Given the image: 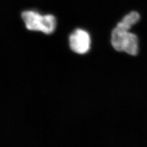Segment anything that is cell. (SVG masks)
Wrapping results in <instances>:
<instances>
[{
  "label": "cell",
  "mask_w": 147,
  "mask_h": 147,
  "mask_svg": "<svg viewBox=\"0 0 147 147\" xmlns=\"http://www.w3.org/2000/svg\"><path fill=\"white\" fill-rule=\"evenodd\" d=\"M140 19V14L137 11H133L124 16L116 26L126 31H130L133 25L137 23Z\"/></svg>",
  "instance_id": "4"
},
{
  "label": "cell",
  "mask_w": 147,
  "mask_h": 147,
  "mask_svg": "<svg viewBox=\"0 0 147 147\" xmlns=\"http://www.w3.org/2000/svg\"><path fill=\"white\" fill-rule=\"evenodd\" d=\"M21 18L28 30L42 32L50 34L55 31L57 26V20L53 14H42L38 11L28 10L23 11Z\"/></svg>",
  "instance_id": "1"
},
{
  "label": "cell",
  "mask_w": 147,
  "mask_h": 147,
  "mask_svg": "<svg viewBox=\"0 0 147 147\" xmlns=\"http://www.w3.org/2000/svg\"><path fill=\"white\" fill-rule=\"evenodd\" d=\"M69 45L74 52L78 54L86 53L90 49L91 39L87 31L78 28L69 36Z\"/></svg>",
  "instance_id": "3"
},
{
  "label": "cell",
  "mask_w": 147,
  "mask_h": 147,
  "mask_svg": "<svg viewBox=\"0 0 147 147\" xmlns=\"http://www.w3.org/2000/svg\"><path fill=\"white\" fill-rule=\"evenodd\" d=\"M111 44L117 51L135 56L138 50V38L135 34L116 26L111 33Z\"/></svg>",
  "instance_id": "2"
}]
</instances>
